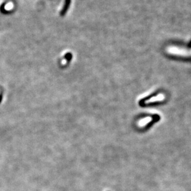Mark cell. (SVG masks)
<instances>
[{"label":"cell","instance_id":"cell-1","mask_svg":"<svg viewBox=\"0 0 191 191\" xmlns=\"http://www.w3.org/2000/svg\"><path fill=\"white\" fill-rule=\"evenodd\" d=\"M70 4H71V0H65L64 6H63V7L62 8L61 11H60V15L61 16H64L66 14L67 11L68 10Z\"/></svg>","mask_w":191,"mask_h":191}]
</instances>
